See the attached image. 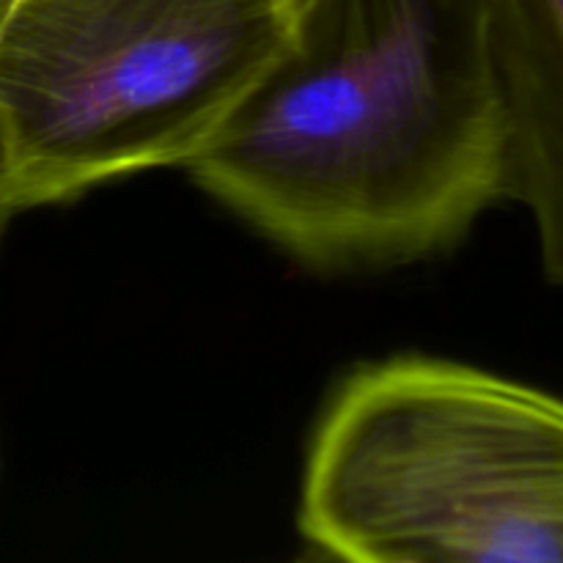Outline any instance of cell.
<instances>
[{"label": "cell", "mask_w": 563, "mask_h": 563, "mask_svg": "<svg viewBox=\"0 0 563 563\" xmlns=\"http://www.w3.org/2000/svg\"><path fill=\"white\" fill-rule=\"evenodd\" d=\"M5 223H9V214H5L3 207H0V231L5 229Z\"/></svg>", "instance_id": "8992f818"}, {"label": "cell", "mask_w": 563, "mask_h": 563, "mask_svg": "<svg viewBox=\"0 0 563 563\" xmlns=\"http://www.w3.org/2000/svg\"><path fill=\"white\" fill-rule=\"evenodd\" d=\"M297 528L352 563H563V396L443 357L361 366L313 432Z\"/></svg>", "instance_id": "7a4b0ae2"}, {"label": "cell", "mask_w": 563, "mask_h": 563, "mask_svg": "<svg viewBox=\"0 0 563 563\" xmlns=\"http://www.w3.org/2000/svg\"><path fill=\"white\" fill-rule=\"evenodd\" d=\"M20 3L22 0H0V27L5 25V20L11 16V11H14Z\"/></svg>", "instance_id": "5b68a950"}, {"label": "cell", "mask_w": 563, "mask_h": 563, "mask_svg": "<svg viewBox=\"0 0 563 563\" xmlns=\"http://www.w3.org/2000/svg\"><path fill=\"white\" fill-rule=\"evenodd\" d=\"M291 0H22L0 27V207L187 168L289 27Z\"/></svg>", "instance_id": "3957f363"}, {"label": "cell", "mask_w": 563, "mask_h": 563, "mask_svg": "<svg viewBox=\"0 0 563 563\" xmlns=\"http://www.w3.org/2000/svg\"><path fill=\"white\" fill-rule=\"evenodd\" d=\"M504 201L531 214L539 262L563 286V0H493Z\"/></svg>", "instance_id": "277c9868"}, {"label": "cell", "mask_w": 563, "mask_h": 563, "mask_svg": "<svg viewBox=\"0 0 563 563\" xmlns=\"http://www.w3.org/2000/svg\"><path fill=\"white\" fill-rule=\"evenodd\" d=\"M185 170L308 267L449 251L504 201L493 0H291L280 47Z\"/></svg>", "instance_id": "6da1fadb"}]
</instances>
